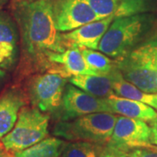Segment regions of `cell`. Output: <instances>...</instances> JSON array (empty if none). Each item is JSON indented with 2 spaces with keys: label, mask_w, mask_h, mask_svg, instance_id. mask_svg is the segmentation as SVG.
<instances>
[{
  "label": "cell",
  "mask_w": 157,
  "mask_h": 157,
  "mask_svg": "<svg viewBox=\"0 0 157 157\" xmlns=\"http://www.w3.org/2000/svg\"><path fill=\"white\" fill-rule=\"evenodd\" d=\"M14 16L20 31L26 59L39 67L49 65V58L66 50L56 28L51 0L19 1Z\"/></svg>",
  "instance_id": "6da1fadb"
},
{
  "label": "cell",
  "mask_w": 157,
  "mask_h": 157,
  "mask_svg": "<svg viewBox=\"0 0 157 157\" xmlns=\"http://www.w3.org/2000/svg\"><path fill=\"white\" fill-rule=\"evenodd\" d=\"M49 116L37 107H23L17 122L1 142L9 151L19 152L45 139L48 135Z\"/></svg>",
  "instance_id": "5b68a950"
},
{
  "label": "cell",
  "mask_w": 157,
  "mask_h": 157,
  "mask_svg": "<svg viewBox=\"0 0 157 157\" xmlns=\"http://www.w3.org/2000/svg\"><path fill=\"white\" fill-rule=\"evenodd\" d=\"M0 157H15L13 156V155H11V153L8 149H6L5 146L3 145V143H0Z\"/></svg>",
  "instance_id": "d4e9b609"
},
{
  "label": "cell",
  "mask_w": 157,
  "mask_h": 157,
  "mask_svg": "<svg viewBox=\"0 0 157 157\" xmlns=\"http://www.w3.org/2000/svg\"><path fill=\"white\" fill-rule=\"evenodd\" d=\"M155 6V0H120L113 17L118 18L148 13L154 11Z\"/></svg>",
  "instance_id": "ffe728a7"
},
{
  "label": "cell",
  "mask_w": 157,
  "mask_h": 157,
  "mask_svg": "<svg viewBox=\"0 0 157 157\" xmlns=\"http://www.w3.org/2000/svg\"><path fill=\"white\" fill-rule=\"evenodd\" d=\"M51 3L55 25L60 33L99 20L86 0H51Z\"/></svg>",
  "instance_id": "ba28073f"
},
{
  "label": "cell",
  "mask_w": 157,
  "mask_h": 157,
  "mask_svg": "<svg viewBox=\"0 0 157 157\" xmlns=\"http://www.w3.org/2000/svg\"><path fill=\"white\" fill-rule=\"evenodd\" d=\"M149 127L151 128V143L157 146V118L149 121Z\"/></svg>",
  "instance_id": "cb8c5ba5"
},
{
  "label": "cell",
  "mask_w": 157,
  "mask_h": 157,
  "mask_svg": "<svg viewBox=\"0 0 157 157\" xmlns=\"http://www.w3.org/2000/svg\"><path fill=\"white\" fill-rule=\"evenodd\" d=\"M99 19L114 16L120 0H86ZM114 18V17H113Z\"/></svg>",
  "instance_id": "44dd1931"
},
{
  "label": "cell",
  "mask_w": 157,
  "mask_h": 157,
  "mask_svg": "<svg viewBox=\"0 0 157 157\" xmlns=\"http://www.w3.org/2000/svg\"><path fill=\"white\" fill-rule=\"evenodd\" d=\"M67 78L54 72L35 76L29 86V95L35 107L42 112H53L61 106Z\"/></svg>",
  "instance_id": "52a82bcc"
},
{
  "label": "cell",
  "mask_w": 157,
  "mask_h": 157,
  "mask_svg": "<svg viewBox=\"0 0 157 157\" xmlns=\"http://www.w3.org/2000/svg\"><path fill=\"white\" fill-rule=\"evenodd\" d=\"M114 18L108 17L87 23L67 33H62L64 46L67 48H87L98 50L102 37Z\"/></svg>",
  "instance_id": "30bf717a"
},
{
  "label": "cell",
  "mask_w": 157,
  "mask_h": 157,
  "mask_svg": "<svg viewBox=\"0 0 157 157\" xmlns=\"http://www.w3.org/2000/svg\"><path fill=\"white\" fill-rule=\"evenodd\" d=\"M5 74H6L5 71H4L3 69H0V78H3V77L5 76Z\"/></svg>",
  "instance_id": "83f0119b"
},
{
  "label": "cell",
  "mask_w": 157,
  "mask_h": 157,
  "mask_svg": "<svg viewBox=\"0 0 157 157\" xmlns=\"http://www.w3.org/2000/svg\"><path fill=\"white\" fill-rule=\"evenodd\" d=\"M17 27L12 17L0 11V69L8 68L17 54Z\"/></svg>",
  "instance_id": "7c38bea8"
},
{
  "label": "cell",
  "mask_w": 157,
  "mask_h": 157,
  "mask_svg": "<svg viewBox=\"0 0 157 157\" xmlns=\"http://www.w3.org/2000/svg\"><path fill=\"white\" fill-rule=\"evenodd\" d=\"M69 81L79 89L98 98L105 99L115 94L113 90L112 73L109 75H74L70 77Z\"/></svg>",
  "instance_id": "9a60e30c"
},
{
  "label": "cell",
  "mask_w": 157,
  "mask_h": 157,
  "mask_svg": "<svg viewBox=\"0 0 157 157\" xmlns=\"http://www.w3.org/2000/svg\"><path fill=\"white\" fill-rule=\"evenodd\" d=\"M105 147L89 141H73L66 144L60 157H100Z\"/></svg>",
  "instance_id": "d6986e66"
},
{
  "label": "cell",
  "mask_w": 157,
  "mask_h": 157,
  "mask_svg": "<svg viewBox=\"0 0 157 157\" xmlns=\"http://www.w3.org/2000/svg\"><path fill=\"white\" fill-rule=\"evenodd\" d=\"M151 128L146 121L135 118L118 116L106 147L125 153L136 147L151 145Z\"/></svg>",
  "instance_id": "8992f818"
},
{
  "label": "cell",
  "mask_w": 157,
  "mask_h": 157,
  "mask_svg": "<svg viewBox=\"0 0 157 157\" xmlns=\"http://www.w3.org/2000/svg\"><path fill=\"white\" fill-rule=\"evenodd\" d=\"M86 64L94 73L99 75H109L116 68V61H113L110 58L101 52L92 49H80Z\"/></svg>",
  "instance_id": "ac0fdd59"
},
{
  "label": "cell",
  "mask_w": 157,
  "mask_h": 157,
  "mask_svg": "<svg viewBox=\"0 0 157 157\" xmlns=\"http://www.w3.org/2000/svg\"><path fill=\"white\" fill-rule=\"evenodd\" d=\"M128 157H157V149L152 144L145 147H136L128 151Z\"/></svg>",
  "instance_id": "7402d4cb"
},
{
  "label": "cell",
  "mask_w": 157,
  "mask_h": 157,
  "mask_svg": "<svg viewBox=\"0 0 157 157\" xmlns=\"http://www.w3.org/2000/svg\"><path fill=\"white\" fill-rule=\"evenodd\" d=\"M100 157H128V155H126L124 152L111 150L105 147V150Z\"/></svg>",
  "instance_id": "603a6c76"
},
{
  "label": "cell",
  "mask_w": 157,
  "mask_h": 157,
  "mask_svg": "<svg viewBox=\"0 0 157 157\" xmlns=\"http://www.w3.org/2000/svg\"><path fill=\"white\" fill-rule=\"evenodd\" d=\"M66 144L56 137L45 138L25 150L16 152L15 157H60Z\"/></svg>",
  "instance_id": "e0dca14e"
},
{
  "label": "cell",
  "mask_w": 157,
  "mask_h": 157,
  "mask_svg": "<svg viewBox=\"0 0 157 157\" xmlns=\"http://www.w3.org/2000/svg\"><path fill=\"white\" fill-rule=\"evenodd\" d=\"M49 64L59 67L52 72L59 73L66 78L80 74L99 75L88 67L78 48H67L63 52L51 55Z\"/></svg>",
  "instance_id": "8fae6325"
},
{
  "label": "cell",
  "mask_w": 157,
  "mask_h": 157,
  "mask_svg": "<svg viewBox=\"0 0 157 157\" xmlns=\"http://www.w3.org/2000/svg\"><path fill=\"white\" fill-rule=\"evenodd\" d=\"M19 1H34V0H19Z\"/></svg>",
  "instance_id": "f1b7e54d"
},
{
  "label": "cell",
  "mask_w": 157,
  "mask_h": 157,
  "mask_svg": "<svg viewBox=\"0 0 157 157\" xmlns=\"http://www.w3.org/2000/svg\"><path fill=\"white\" fill-rule=\"evenodd\" d=\"M116 69L124 79L141 91L157 93V58L154 36L116 60Z\"/></svg>",
  "instance_id": "3957f363"
},
{
  "label": "cell",
  "mask_w": 157,
  "mask_h": 157,
  "mask_svg": "<svg viewBox=\"0 0 157 157\" xmlns=\"http://www.w3.org/2000/svg\"><path fill=\"white\" fill-rule=\"evenodd\" d=\"M154 20L151 13L114 18L102 37L98 50L109 58L121 59L145 40Z\"/></svg>",
  "instance_id": "7a4b0ae2"
},
{
  "label": "cell",
  "mask_w": 157,
  "mask_h": 157,
  "mask_svg": "<svg viewBox=\"0 0 157 157\" xmlns=\"http://www.w3.org/2000/svg\"><path fill=\"white\" fill-rule=\"evenodd\" d=\"M62 121H71L94 113H111L106 98H98L73 84L65 88L61 103Z\"/></svg>",
  "instance_id": "9c48e42d"
},
{
  "label": "cell",
  "mask_w": 157,
  "mask_h": 157,
  "mask_svg": "<svg viewBox=\"0 0 157 157\" xmlns=\"http://www.w3.org/2000/svg\"><path fill=\"white\" fill-rule=\"evenodd\" d=\"M154 39H155V54H156L157 58V35L154 36Z\"/></svg>",
  "instance_id": "484cf974"
},
{
  "label": "cell",
  "mask_w": 157,
  "mask_h": 157,
  "mask_svg": "<svg viewBox=\"0 0 157 157\" xmlns=\"http://www.w3.org/2000/svg\"><path fill=\"white\" fill-rule=\"evenodd\" d=\"M6 2H7V0H0V11L3 9V7L5 6V5L6 4Z\"/></svg>",
  "instance_id": "4316f807"
},
{
  "label": "cell",
  "mask_w": 157,
  "mask_h": 157,
  "mask_svg": "<svg viewBox=\"0 0 157 157\" xmlns=\"http://www.w3.org/2000/svg\"><path fill=\"white\" fill-rule=\"evenodd\" d=\"M154 147H155V148H156V149H157V146H154Z\"/></svg>",
  "instance_id": "f546056e"
},
{
  "label": "cell",
  "mask_w": 157,
  "mask_h": 157,
  "mask_svg": "<svg viewBox=\"0 0 157 157\" xmlns=\"http://www.w3.org/2000/svg\"><path fill=\"white\" fill-rule=\"evenodd\" d=\"M106 101L112 113L139 119L144 121H151L157 118V112L153 107L140 101L127 99L116 94H112L106 98Z\"/></svg>",
  "instance_id": "4fadbf2b"
},
{
  "label": "cell",
  "mask_w": 157,
  "mask_h": 157,
  "mask_svg": "<svg viewBox=\"0 0 157 157\" xmlns=\"http://www.w3.org/2000/svg\"><path fill=\"white\" fill-rule=\"evenodd\" d=\"M112 77L113 90L116 95L140 101L157 110V93L150 94L141 91L135 85L124 79L116 68L112 73Z\"/></svg>",
  "instance_id": "2e32d148"
},
{
  "label": "cell",
  "mask_w": 157,
  "mask_h": 157,
  "mask_svg": "<svg viewBox=\"0 0 157 157\" xmlns=\"http://www.w3.org/2000/svg\"><path fill=\"white\" fill-rule=\"evenodd\" d=\"M24 106L25 100L17 92L9 91L0 97V138L11 132Z\"/></svg>",
  "instance_id": "5bb4252c"
},
{
  "label": "cell",
  "mask_w": 157,
  "mask_h": 157,
  "mask_svg": "<svg viewBox=\"0 0 157 157\" xmlns=\"http://www.w3.org/2000/svg\"><path fill=\"white\" fill-rule=\"evenodd\" d=\"M117 117L112 113H94L60 121L54 126L53 135L71 141H89L104 146L111 138Z\"/></svg>",
  "instance_id": "277c9868"
}]
</instances>
